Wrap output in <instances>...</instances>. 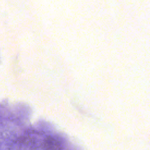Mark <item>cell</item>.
<instances>
[{
    "label": "cell",
    "mask_w": 150,
    "mask_h": 150,
    "mask_svg": "<svg viewBox=\"0 0 150 150\" xmlns=\"http://www.w3.org/2000/svg\"><path fill=\"white\" fill-rule=\"evenodd\" d=\"M61 144L56 139L48 137L44 140L43 150H61Z\"/></svg>",
    "instance_id": "1"
}]
</instances>
